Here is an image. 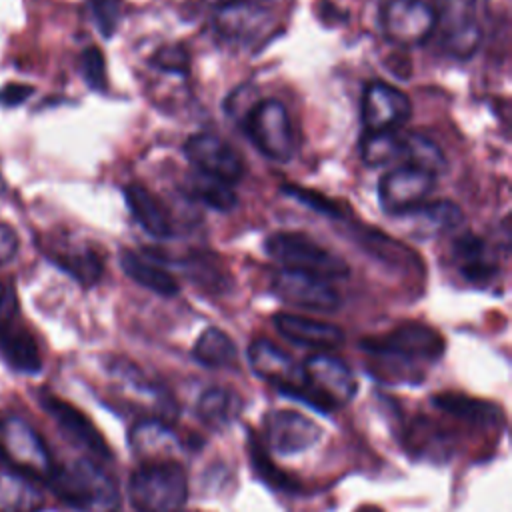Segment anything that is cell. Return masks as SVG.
Returning <instances> with one entry per match:
<instances>
[{
  "instance_id": "6da1fadb",
  "label": "cell",
  "mask_w": 512,
  "mask_h": 512,
  "mask_svg": "<svg viewBox=\"0 0 512 512\" xmlns=\"http://www.w3.org/2000/svg\"><path fill=\"white\" fill-rule=\"evenodd\" d=\"M48 482L54 494L78 512H116L120 504L114 478L88 456L54 466Z\"/></svg>"
},
{
  "instance_id": "7a4b0ae2",
  "label": "cell",
  "mask_w": 512,
  "mask_h": 512,
  "mask_svg": "<svg viewBox=\"0 0 512 512\" xmlns=\"http://www.w3.org/2000/svg\"><path fill=\"white\" fill-rule=\"evenodd\" d=\"M128 498L138 512H178L188 498V476L180 462H142L128 480Z\"/></svg>"
},
{
  "instance_id": "3957f363",
  "label": "cell",
  "mask_w": 512,
  "mask_h": 512,
  "mask_svg": "<svg viewBox=\"0 0 512 512\" xmlns=\"http://www.w3.org/2000/svg\"><path fill=\"white\" fill-rule=\"evenodd\" d=\"M266 254L280 268L306 272L328 282L346 278L350 268L346 260L302 232H274L264 242Z\"/></svg>"
},
{
  "instance_id": "277c9868",
  "label": "cell",
  "mask_w": 512,
  "mask_h": 512,
  "mask_svg": "<svg viewBox=\"0 0 512 512\" xmlns=\"http://www.w3.org/2000/svg\"><path fill=\"white\" fill-rule=\"evenodd\" d=\"M304 388L300 402L330 414L348 404L356 394V380L350 368L336 356L318 352L302 362Z\"/></svg>"
},
{
  "instance_id": "5b68a950",
  "label": "cell",
  "mask_w": 512,
  "mask_h": 512,
  "mask_svg": "<svg viewBox=\"0 0 512 512\" xmlns=\"http://www.w3.org/2000/svg\"><path fill=\"white\" fill-rule=\"evenodd\" d=\"M242 128L258 152L268 160L288 162L294 156L296 138L288 110L280 100L266 98L254 102L242 118Z\"/></svg>"
},
{
  "instance_id": "8992f818",
  "label": "cell",
  "mask_w": 512,
  "mask_h": 512,
  "mask_svg": "<svg viewBox=\"0 0 512 512\" xmlns=\"http://www.w3.org/2000/svg\"><path fill=\"white\" fill-rule=\"evenodd\" d=\"M362 348L374 356L400 360L402 364L434 362L444 352V338L432 326L404 322L382 336L362 340Z\"/></svg>"
},
{
  "instance_id": "52a82bcc",
  "label": "cell",
  "mask_w": 512,
  "mask_h": 512,
  "mask_svg": "<svg viewBox=\"0 0 512 512\" xmlns=\"http://www.w3.org/2000/svg\"><path fill=\"white\" fill-rule=\"evenodd\" d=\"M442 50L458 60H468L476 54L482 40V28L474 0H444L436 8V28Z\"/></svg>"
},
{
  "instance_id": "ba28073f",
  "label": "cell",
  "mask_w": 512,
  "mask_h": 512,
  "mask_svg": "<svg viewBox=\"0 0 512 512\" xmlns=\"http://www.w3.org/2000/svg\"><path fill=\"white\" fill-rule=\"evenodd\" d=\"M0 452L26 476L48 478L54 468L40 434L18 416H6L0 422Z\"/></svg>"
},
{
  "instance_id": "9c48e42d",
  "label": "cell",
  "mask_w": 512,
  "mask_h": 512,
  "mask_svg": "<svg viewBox=\"0 0 512 512\" xmlns=\"http://www.w3.org/2000/svg\"><path fill=\"white\" fill-rule=\"evenodd\" d=\"M384 36L398 46L424 44L436 28V8L426 0H388L380 10Z\"/></svg>"
},
{
  "instance_id": "30bf717a",
  "label": "cell",
  "mask_w": 512,
  "mask_h": 512,
  "mask_svg": "<svg viewBox=\"0 0 512 512\" xmlns=\"http://www.w3.org/2000/svg\"><path fill=\"white\" fill-rule=\"evenodd\" d=\"M434 182L436 176L406 164H398L380 178V206L390 216H404L428 200L434 190Z\"/></svg>"
},
{
  "instance_id": "8fae6325",
  "label": "cell",
  "mask_w": 512,
  "mask_h": 512,
  "mask_svg": "<svg viewBox=\"0 0 512 512\" xmlns=\"http://www.w3.org/2000/svg\"><path fill=\"white\" fill-rule=\"evenodd\" d=\"M184 156L196 172L236 184L244 176V162L238 150L216 134H194L184 142Z\"/></svg>"
},
{
  "instance_id": "7c38bea8",
  "label": "cell",
  "mask_w": 512,
  "mask_h": 512,
  "mask_svg": "<svg viewBox=\"0 0 512 512\" xmlns=\"http://www.w3.org/2000/svg\"><path fill=\"white\" fill-rule=\"evenodd\" d=\"M272 292L282 300L298 308L314 312H334L340 306V294L334 286L318 276L280 268L272 274Z\"/></svg>"
},
{
  "instance_id": "4fadbf2b",
  "label": "cell",
  "mask_w": 512,
  "mask_h": 512,
  "mask_svg": "<svg viewBox=\"0 0 512 512\" xmlns=\"http://www.w3.org/2000/svg\"><path fill=\"white\" fill-rule=\"evenodd\" d=\"M40 406L46 410V414L52 418V422L58 426L60 434L76 448L86 450L92 458L98 460H110V448L98 428L90 422L86 414H82L76 406L68 404L66 400L42 392L40 394Z\"/></svg>"
},
{
  "instance_id": "5bb4252c",
  "label": "cell",
  "mask_w": 512,
  "mask_h": 512,
  "mask_svg": "<svg viewBox=\"0 0 512 512\" xmlns=\"http://www.w3.org/2000/svg\"><path fill=\"white\" fill-rule=\"evenodd\" d=\"M248 362L256 376L286 396L298 398L304 388L302 364L266 338H258L248 346Z\"/></svg>"
},
{
  "instance_id": "9a60e30c",
  "label": "cell",
  "mask_w": 512,
  "mask_h": 512,
  "mask_svg": "<svg viewBox=\"0 0 512 512\" xmlns=\"http://www.w3.org/2000/svg\"><path fill=\"white\" fill-rule=\"evenodd\" d=\"M412 114L410 98L384 80H372L362 96V124L366 132H398Z\"/></svg>"
},
{
  "instance_id": "2e32d148",
  "label": "cell",
  "mask_w": 512,
  "mask_h": 512,
  "mask_svg": "<svg viewBox=\"0 0 512 512\" xmlns=\"http://www.w3.org/2000/svg\"><path fill=\"white\" fill-rule=\"evenodd\" d=\"M264 434L274 454L290 456L314 446L322 436V428L296 410H274L264 420Z\"/></svg>"
},
{
  "instance_id": "e0dca14e",
  "label": "cell",
  "mask_w": 512,
  "mask_h": 512,
  "mask_svg": "<svg viewBox=\"0 0 512 512\" xmlns=\"http://www.w3.org/2000/svg\"><path fill=\"white\" fill-rule=\"evenodd\" d=\"M452 262L460 276L474 286H486L498 274V256L494 248L484 238L470 232H464L454 240Z\"/></svg>"
},
{
  "instance_id": "ac0fdd59",
  "label": "cell",
  "mask_w": 512,
  "mask_h": 512,
  "mask_svg": "<svg viewBox=\"0 0 512 512\" xmlns=\"http://www.w3.org/2000/svg\"><path fill=\"white\" fill-rule=\"evenodd\" d=\"M276 330L290 342L314 350H334L344 344V332L336 324L300 316V314H290V312H280L274 318Z\"/></svg>"
},
{
  "instance_id": "d6986e66",
  "label": "cell",
  "mask_w": 512,
  "mask_h": 512,
  "mask_svg": "<svg viewBox=\"0 0 512 512\" xmlns=\"http://www.w3.org/2000/svg\"><path fill=\"white\" fill-rule=\"evenodd\" d=\"M128 442L142 462L176 460V454L182 450L176 432L160 418H144L136 422L128 434Z\"/></svg>"
},
{
  "instance_id": "ffe728a7",
  "label": "cell",
  "mask_w": 512,
  "mask_h": 512,
  "mask_svg": "<svg viewBox=\"0 0 512 512\" xmlns=\"http://www.w3.org/2000/svg\"><path fill=\"white\" fill-rule=\"evenodd\" d=\"M118 262L122 272L130 280L158 296L172 298L180 290L178 280L158 260H152L150 256H144L130 248H122L118 254Z\"/></svg>"
},
{
  "instance_id": "44dd1931",
  "label": "cell",
  "mask_w": 512,
  "mask_h": 512,
  "mask_svg": "<svg viewBox=\"0 0 512 512\" xmlns=\"http://www.w3.org/2000/svg\"><path fill=\"white\" fill-rule=\"evenodd\" d=\"M122 192L130 214L146 234H150L156 240L172 238L174 226L170 222V216L162 202L148 188L140 184H128Z\"/></svg>"
},
{
  "instance_id": "7402d4cb",
  "label": "cell",
  "mask_w": 512,
  "mask_h": 512,
  "mask_svg": "<svg viewBox=\"0 0 512 512\" xmlns=\"http://www.w3.org/2000/svg\"><path fill=\"white\" fill-rule=\"evenodd\" d=\"M0 358L16 372L36 374L42 368V358L34 336L16 320L0 326Z\"/></svg>"
},
{
  "instance_id": "603a6c76",
  "label": "cell",
  "mask_w": 512,
  "mask_h": 512,
  "mask_svg": "<svg viewBox=\"0 0 512 512\" xmlns=\"http://www.w3.org/2000/svg\"><path fill=\"white\" fill-rule=\"evenodd\" d=\"M46 256L68 276H72L78 284L82 286H94L102 272H104V262L100 254L92 248L84 246H52L44 248Z\"/></svg>"
},
{
  "instance_id": "cb8c5ba5",
  "label": "cell",
  "mask_w": 512,
  "mask_h": 512,
  "mask_svg": "<svg viewBox=\"0 0 512 512\" xmlns=\"http://www.w3.org/2000/svg\"><path fill=\"white\" fill-rule=\"evenodd\" d=\"M44 494L26 474L0 472V512H40Z\"/></svg>"
},
{
  "instance_id": "d4e9b609",
  "label": "cell",
  "mask_w": 512,
  "mask_h": 512,
  "mask_svg": "<svg viewBox=\"0 0 512 512\" xmlns=\"http://www.w3.org/2000/svg\"><path fill=\"white\" fill-rule=\"evenodd\" d=\"M412 220L416 224V232L440 234L458 228L464 222V214L458 204L450 200H426L424 204L416 206L408 214L400 216Z\"/></svg>"
},
{
  "instance_id": "484cf974",
  "label": "cell",
  "mask_w": 512,
  "mask_h": 512,
  "mask_svg": "<svg viewBox=\"0 0 512 512\" xmlns=\"http://www.w3.org/2000/svg\"><path fill=\"white\" fill-rule=\"evenodd\" d=\"M192 356L202 366L228 368V366L236 364L238 348H236L234 340L224 330L210 326L198 336V340L192 348Z\"/></svg>"
},
{
  "instance_id": "4316f807",
  "label": "cell",
  "mask_w": 512,
  "mask_h": 512,
  "mask_svg": "<svg viewBox=\"0 0 512 512\" xmlns=\"http://www.w3.org/2000/svg\"><path fill=\"white\" fill-rule=\"evenodd\" d=\"M432 404L456 418H462L480 426L494 424L496 418L500 416V408L494 406L492 402L476 400L458 392H440L432 396Z\"/></svg>"
},
{
  "instance_id": "83f0119b",
  "label": "cell",
  "mask_w": 512,
  "mask_h": 512,
  "mask_svg": "<svg viewBox=\"0 0 512 512\" xmlns=\"http://www.w3.org/2000/svg\"><path fill=\"white\" fill-rule=\"evenodd\" d=\"M186 192L194 200H198L204 206H208L212 210H218V212H228L238 202L236 192L230 184H226L222 180H216L212 176H206L202 172H196V170L186 180Z\"/></svg>"
},
{
  "instance_id": "f1b7e54d",
  "label": "cell",
  "mask_w": 512,
  "mask_h": 512,
  "mask_svg": "<svg viewBox=\"0 0 512 512\" xmlns=\"http://www.w3.org/2000/svg\"><path fill=\"white\" fill-rule=\"evenodd\" d=\"M400 164L424 170L432 176H438L446 168V158L434 140H430L422 134H406V136H402Z\"/></svg>"
},
{
  "instance_id": "f546056e",
  "label": "cell",
  "mask_w": 512,
  "mask_h": 512,
  "mask_svg": "<svg viewBox=\"0 0 512 512\" xmlns=\"http://www.w3.org/2000/svg\"><path fill=\"white\" fill-rule=\"evenodd\" d=\"M238 408H240L238 396L224 388L206 390L196 404L198 418L206 426H212V428H222V426L230 424L234 420Z\"/></svg>"
},
{
  "instance_id": "4dcf8cb0",
  "label": "cell",
  "mask_w": 512,
  "mask_h": 512,
  "mask_svg": "<svg viewBox=\"0 0 512 512\" xmlns=\"http://www.w3.org/2000/svg\"><path fill=\"white\" fill-rule=\"evenodd\" d=\"M362 160L372 166H388L402 160V136L398 132H366L360 142Z\"/></svg>"
},
{
  "instance_id": "1f68e13d",
  "label": "cell",
  "mask_w": 512,
  "mask_h": 512,
  "mask_svg": "<svg viewBox=\"0 0 512 512\" xmlns=\"http://www.w3.org/2000/svg\"><path fill=\"white\" fill-rule=\"evenodd\" d=\"M250 456H252V464H254V470L256 474L266 482L270 484L272 488L276 490H296L298 488V482L292 480L286 472H282L280 468H276L268 454L262 450V444L258 440H250Z\"/></svg>"
},
{
  "instance_id": "d6a6232c",
  "label": "cell",
  "mask_w": 512,
  "mask_h": 512,
  "mask_svg": "<svg viewBox=\"0 0 512 512\" xmlns=\"http://www.w3.org/2000/svg\"><path fill=\"white\" fill-rule=\"evenodd\" d=\"M80 72L84 82L98 92L106 90V62L98 46H88L80 54Z\"/></svg>"
},
{
  "instance_id": "836d02e7",
  "label": "cell",
  "mask_w": 512,
  "mask_h": 512,
  "mask_svg": "<svg viewBox=\"0 0 512 512\" xmlns=\"http://www.w3.org/2000/svg\"><path fill=\"white\" fill-rule=\"evenodd\" d=\"M90 12L104 38H110L120 22V0H90Z\"/></svg>"
},
{
  "instance_id": "e575fe53",
  "label": "cell",
  "mask_w": 512,
  "mask_h": 512,
  "mask_svg": "<svg viewBox=\"0 0 512 512\" xmlns=\"http://www.w3.org/2000/svg\"><path fill=\"white\" fill-rule=\"evenodd\" d=\"M282 190L288 196L296 198L300 204H304V206H308V208H312V210H316L320 214H328L330 218H338L340 216L338 206L330 198H326V196H322L318 192H312V190H306V188H298V186H292V184H284Z\"/></svg>"
},
{
  "instance_id": "d590c367",
  "label": "cell",
  "mask_w": 512,
  "mask_h": 512,
  "mask_svg": "<svg viewBox=\"0 0 512 512\" xmlns=\"http://www.w3.org/2000/svg\"><path fill=\"white\" fill-rule=\"evenodd\" d=\"M152 66L168 72L188 74V54L180 44H166L162 46L150 60Z\"/></svg>"
},
{
  "instance_id": "8d00e7d4",
  "label": "cell",
  "mask_w": 512,
  "mask_h": 512,
  "mask_svg": "<svg viewBox=\"0 0 512 512\" xmlns=\"http://www.w3.org/2000/svg\"><path fill=\"white\" fill-rule=\"evenodd\" d=\"M16 316H18L16 292L8 282L0 280V326L16 320Z\"/></svg>"
},
{
  "instance_id": "74e56055",
  "label": "cell",
  "mask_w": 512,
  "mask_h": 512,
  "mask_svg": "<svg viewBox=\"0 0 512 512\" xmlns=\"http://www.w3.org/2000/svg\"><path fill=\"white\" fill-rule=\"evenodd\" d=\"M32 92H34V88L28 86V84H16V82L4 84L0 88V104L2 106H18L26 98H30Z\"/></svg>"
},
{
  "instance_id": "f35d334b",
  "label": "cell",
  "mask_w": 512,
  "mask_h": 512,
  "mask_svg": "<svg viewBox=\"0 0 512 512\" xmlns=\"http://www.w3.org/2000/svg\"><path fill=\"white\" fill-rule=\"evenodd\" d=\"M16 250H18L16 230L10 224L0 222V264H6L8 260H12Z\"/></svg>"
},
{
  "instance_id": "ab89813d",
  "label": "cell",
  "mask_w": 512,
  "mask_h": 512,
  "mask_svg": "<svg viewBox=\"0 0 512 512\" xmlns=\"http://www.w3.org/2000/svg\"><path fill=\"white\" fill-rule=\"evenodd\" d=\"M216 10H220V8H224V6H230V4H234V2H238V0H208Z\"/></svg>"
},
{
  "instance_id": "60d3db41",
  "label": "cell",
  "mask_w": 512,
  "mask_h": 512,
  "mask_svg": "<svg viewBox=\"0 0 512 512\" xmlns=\"http://www.w3.org/2000/svg\"><path fill=\"white\" fill-rule=\"evenodd\" d=\"M356 512H382V510L376 508V506H362V508H358Z\"/></svg>"
}]
</instances>
